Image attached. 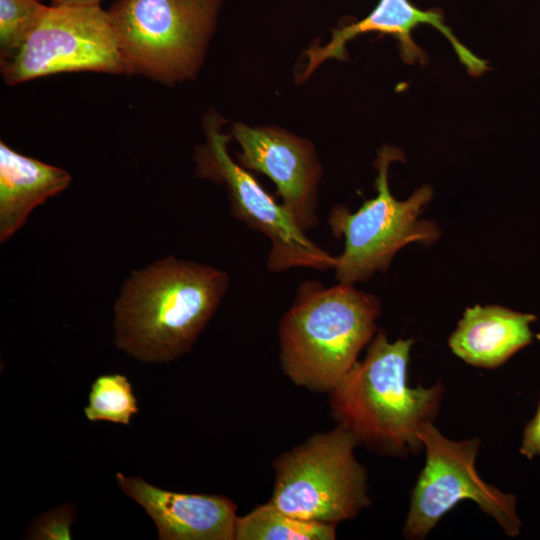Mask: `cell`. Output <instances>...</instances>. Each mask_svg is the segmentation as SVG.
<instances>
[{"mask_svg": "<svg viewBox=\"0 0 540 540\" xmlns=\"http://www.w3.org/2000/svg\"><path fill=\"white\" fill-rule=\"evenodd\" d=\"M225 270L167 256L125 280L114 305V343L144 363L189 352L229 288Z\"/></svg>", "mask_w": 540, "mask_h": 540, "instance_id": "6da1fadb", "label": "cell"}, {"mask_svg": "<svg viewBox=\"0 0 540 540\" xmlns=\"http://www.w3.org/2000/svg\"><path fill=\"white\" fill-rule=\"evenodd\" d=\"M413 339L390 342L379 330L365 357L328 392L331 415L359 444L389 456L423 448L420 431L438 415L444 387H410L408 364Z\"/></svg>", "mask_w": 540, "mask_h": 540, "instance_id": "7a4b0ae2", "label": "cell"}, {"mask_svg": "<svg viewBox=\"0 0 540 540\" xmlns=\"http://www.w3.org/2000/svg\"><path fill=\"white\" fill-rule=\"evenodd\" d=\"M379 299L352 284L299 285L278 326L281 367L297 386L328 393L376 334Z\"/></svg>", "mask_w": 540, "mask_h": 540, "instance_id": "3957f363", "label": "cell"}, {"mask_svg": "<svg viewBox=\"0 0 540 540\" xmlns=\"http://www.w3.org/2000/svg\"><path fill=\"white\" fill-rule=\"evenodd\" d=\"M223 0H116L108 14L126 74L164 85L194 77Z\"/></svg>", "mask_w": 540, "mask_h": 540, "instance_id": "277c9868", "label": "cell"}, {"mask_svg": "<svg viewBox=\"0 0 540 540\" xmlns=\"http://www.w3.org/2000/svg\"><path fill=\"white\" fill-rule=\"evenodd\" d=\"M355 436L336 425L282 453L269 500L285 514L305 521L338 524L371 504L367 471L355 457Z\"/></svg>", "mask_w": 540, "mask_h": 540, "instance_id": "5b68a950", "label": "cell"}, {"mask_svg": "<svg viewBox=\"0 0 540 540\" xmlns=\"http://www.w3.org/2000/svg\"><path fill=\"white\" fill-rule=\"evenodd\" d=\"M396 160H404L400 150L390 146L380 149L375 162L377 195L365 201L356 212L337 205L329 213L332 234L336 238L343 237L345 242L332 268L340 283L364 282L374 273L385 271L402 247L412 242L429 244L440 235L434 222L419 220L423 207L432 199L430 186H422L404 201L391 194L388 169Z\"/></svg>", "mask_w": 540, "mask_h": 540, "instance_id": "8992f818", "label": "cell"}, {"mask_svg": "<svg viewBox=\"0 0 540 540\" xmlns=\"http://www.w3.org/2000/svg\"><path fill=\"white\" fill-rule=\"evenodd\" d=\"M204 131L205 142L195 149L196 172L223 186L232 215L270 240L267 269L276 273L298 267L332 269L335 257L312 242L282 203L229 155L231 136L222 131L221 117L215 112L207 114Z\"/></svg>", "mask_w": 540, "mask_h": 540, "instance_id": "52a82bcc", "label": "cell"}, {"mask_svg": "<svg viewBox=\"0 0 540 540\" xmlns=\"http://www.w3.org/2000/svg\"><path fill=\"white\" fill-rule=\"evenodd\" d=\"M420 438L426 461L411 494L403 528L407 539H424L446 513L466 499L474 501L508 536L520 534L516 496L485 482L475 468L479 438L455 441L433 423L423 425Z\"/></svg>", "mask_w": 540, "mask_h": 540, "instance_id": "ba28073f", "label": "cell"}, {"mask_svg": "<svg viewBox=\"0 0 540 540\" xmlns=\"http://www.w3.org/2000/svg\"><path fill=\"white\" fill-rule=\"evenodd\" d=\"M126 74L108 14L100 5H51L18 54L1 63L6 85L64 72Z\"/></svg>", "mask_w": 540, "mask_h": 540, "instance_id": "9c48e42d", "label": "cell"}, {"mask_svg": "<svg viewBox=\"0 0 540 540\" xmlns=\"http://www.w3.org/2000/svg\"><path fill=\"white\" fill-rule=\"evenodd\" d=\"M231 136L240 146L239 164L272 180L282 205L303 232L315 228L322 167L312 144L278 128L241 123L232 125Z\"/></svg>", "mask_w": 540, "mask_h": 540, "instance_id": "30bf717a", "label": "cell"}, {"mask_svg": "<svg viewBox=\"0 0 540 540\" xmlns=\"http://www.w3.org/2000/svg\"><path fill=\"white\" fill-rule=\"evenodd\" d=\"M421 24L433 26L447 38L469 74L478 76L488 69L484 60L474 55L457 39L445 24L443 14L439 10H422L410 0H379L376 7L365 18L332 30L331 39L325 46L312 45L306 52L308 64L300 78L305 80L328 59L345 60L347 42L370 32L395 38L404 62L425 64L427 56L414 42L411 35L412 31Z\"/></svg>", "mask_w": 540, "mask_h": 540, "instance_id": "8fae6325", "label": "cell"}, {"mask_svg": "<svg viewBox=\"0 0 540 540\" xmlns=\"http://www.w3.org/2000/svg\"><path fill=\"white\" fill-rule=\"evenodd\" d=\"M116 482L144 508L160 540H235L237 506L225 496L164 490L121 472Z\"/></svg>", "mask_w": 540, "mask_h": 540, "instance_id": "7c38bea8", "label": "cell"}, {"mask_svg": "<svg viewBox=\"0 0 540 540\" xmlns=\"http://www.w3.org/2000/svg\"><path fill=\"white\" fill-rule=\"evenodd\" d=\"M536 316L498 305L467 308L449 337L452 352L469 365L487 369L504 364L532 343Z\"/></svg>", "mask_w": 540, "mask_h": 540, "instance_id": "4fadbf2b", "label": "cell"}, {"mask_svg": "<svg viewBox=\"0 0 540 540\" xmlns=\"http://www.w3.org/2000/svg\"><path fill=\"white\" fill-rule=\"evenodd\" d=\"M70 174L0 142V241L12 237L34 208L65 190Z\"/></svg>", "mask_w": 540, "mask_h": 540, "instance_id": "5bb4252c", "label": "cell"}, {"mask_svg": "<svg viewBox=\"0 0 540 540\" xmlns=\"http://www.w3.org/2000/svg\"><path fill=\"white\" fill-rule=\"evenodd\" d=\"M336 527L294 518L268 501L237 517L235 540H333Z\"/></svg>", "mask_w": 540, "mask_h": 540, "instance_id": "9a60e30c", "label": "cell"}, {"mask_svg": "<svg viewBox=\"0 0 540 540\" xmlns=\"http://www.w3.org/2000/svg\"><path fill=\"white\" fill-rule=\"evenodd\" d=\"M137 399L132 384L119 373L98 376L92 383L84 414L89 421H108L129 425L137 414Z\"/></svg>", "mask_w": 540, "mask_h": 540, "instance_id": "2e32d148", "label": "cell"}, {"mask_svg": "<svg viewBox=\"0 0 540 540\" xmlns=\"http://www.w3.org/2000/svg\"><path fill=\"white\" fill-rule=\"evenodd\" d=\"M47 9L39 0H0L1 63L18 54Z\"/></svg>", "mask_w": 540, "mask_h": 540, "instance_id": "e0dca14e", "label": "cell"}, {"mask_svg": "<svg viewBox=\"0 0 540 540\" xmlns=\"http://www.w3.org/2000/svg\"><path fill=\"white\" fill-rule=\"evenodd\" d=\"M76 520L72 504L57 506L42 513L29 525L25 538L37 540H70L71 526Z\"/></svg>", "mask_w": 540, "mask_h": 540, "instance_id": "ac0fdd59", "label": "cell"}, {"mask_svg": "<svg viewBox=\"0 0 540 540\" xmlns=\"http://www.w3.org/2000/svg\"><path fill=\"white\" fill-rule=\"evenodd\" d=\"M519 452L527 459L540 457V401L534 417L525 426Z\"/></svg>", "mask_w": 540, "mask_h": 540, "instance_id": "d6986e66", "label": "cell"}, {"mask_svg": "<svg viewBox=\"0 0 540 540\" xmlns=\"http://www.w3.org/2000/svg\"><path fill=\"white\" fill-rule=\"evenodd\" d=\"M102 0H51L52 5H100Z\"/></svg>", "mask_w": 540, "mask_h": 540, "instance_id": "ffe728a7", "label": "cell"}, {"mask_svg": "<svg viewBox=\"0 0 540 540\" xmlns=\"http://www.w3.org/2000/svg\"><path fill=\"white\" fill-rule=\"evenodd\" d=\"M39 1H42V0H39Z\"/></svg>", "mask_w": 540, "mask_h": 540, "instance_id": "44dd1931", "label": "cell"}]
</instances>
